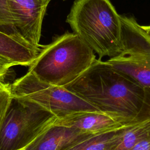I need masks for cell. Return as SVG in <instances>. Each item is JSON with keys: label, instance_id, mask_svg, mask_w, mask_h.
Masks as SVG:
<instances>
[{"label": "cell", "instance_id": "obj_1", "mask_svg": "<svg viewBox=\"0 0 150 150\" xmlns=\"http://www.w3.org/2000/svg\"><path fill=\"white\" fill-rule=\"evenodd\" d=\"M64 87L100 111L129 118H138L145 96L142 86L98 59Z\"/></svg>", "mask_w": 150, "mask_h": 150}, {"label": "cell", "instance_id": "obj_2", "mask_svg": "<svg viewBox=\"0 0 150 150\" xmlns=\"http://www.w3.org/2000/svg\"><path fill=\"white\" fill-rule=\"evenodd\" d=\"M66 22L98 54V59L111 58L121 52V15L110 0H75Z\"/></svg>", "mask_w": 150, "mask_h": 150}, {"label": "cell", "instance_id": "obj_3", "mask_svg": "<svg viewBox=\"0 0 150 150\" xmlns=\"http://www.w3.org/2000/svg\"><path fill=\"white\" fill-rule=\"evenodd\" d=\"M94 53L77 35L66 32L42 46L28 71L43 81L64 87L93 64Z\"/></svg>", "mask_w": 150, "mask_h": 150}, {"label": "cell", "instance_id": "obj_4", "mask_svg": "<svg viewBox=\"0 0 150 150\" xmlns=\"http://www.w3.org/2000/svg\"><path fill=\"white\" fill-rule=\"evenodd\" d=\"M57 119L38 104L13 97L0 131V150L25 148Z\"/></svg>", "mask_w": 150, "mask_h": 150}, {"label": "cell", "instance_id": "obj_5", "mask_svg": "<svg viewBox=\"0 0 150 150\" xmlns=\"http://www.w3.org/2000/svg\"><path fill=\"white\" fill-rule=\"evenodd\" d=\"M11 88L13 97L35 103L57 118L79 111H99L64 87L43 81L29 71L15 80Z\"/></svg>", "mask_w": 150, "mask_h": 150}, {"label": "cell", "instance_id": "obj_6", "mask_svg": "<svg viewBox=\"0 0 150 150\" xmlns=\"http://www.w3.org/2000/svg\"><path fill=\"white\" fill-rule=\"evenodd\" d=\"M122 49L106 62L144 88H150V35L133 17L121 15Z\"/></svg>", "mask_w": 150, "mask_h": 150}, {"label": "cell", "instance_id": "obj_7", "mask_svg": "<svg viewBox=\"0 0 150 150\" xmlns=\"http://www.w3.org/2000/svg\"><path fill=\"white\" fill-rule=\"evenodd\" d=\"M51 0H8L14 29L23 41L41 47L42 21Z\"/></svg>", "mask_w": 150, "mask_h": 150}, {"label": "cell", "instance_id": "obj_8", "mask_svg": "<svg viewBox=\"0 0 150 150\" xmlns=\"http://www.w3.org/2000/svg\"><path fill=\"white\" fill-rule=\"evenodd\" d=\"M138 118L99 111H79L57 118L54 125L73 127L91 134H98L117 128Z\"/></svg>", "mask_w": 150, "mask_h": 150}, {"label": "cell", "instance_id": "obj_9", "mask_svg": "<svg viewBox=\"0 0 150 150\" xmlns=\"http://www.w3.org/2000/svg\"><path fill=\"white\" fill-rule=\"evenodd\" d=\"M93 134H96L87 132L73 127L53 125L24 149L69 150Z\"/></svg>", "mask_w": 150, "mask_h": 150}, {"label": "cell", "instance_id": "obj_10", "mask_svg": "<svg viewBox=\"0 0 150 150\" xmlns=\"http://www.w3.org/2000/svg\"><path fill=\"white\" fill-rule=\"evenodd\" d=\"M41 49L0 31V56L15 66H30Z\"/></svg>", "mask_w": 150, "mask_h": 150}, {"label": "cell", "instance_id": "obj_11", "mask_svg": "<svg viewBox=\"0 0 150 150\" xmlns=\"http://www.w3.org/2000/svg\"><path fill=\"white\" fill-rule=\"evenodd\" d=\"M138 119L117 128L93 134L69 150H112L124 130Z\"/></svg>", "mask_w": 150, "mask_h": 150}, {"label": "cell", "instance_id": "obj_12", "mask_svg": "<svg viewBox=\"0 0 150 150\" xmlns=\"http://www.w3.org/2000/svg\"><path fill=\"white\" fill-rule=\"evenodd\" d=\"M150 132V119L139 118L125 128L112 150H129Z\"/></svg>", "mask_w": 150, "mask_h": 150}, {"label": "cell", "instance_id": "obj_13", "mask_svg": "<svg viewBox=\"0 0 150 150\" xmlns=\"http://www.w3.org/2000/svg\"><path fill=\"white\" fill-rule=\"evenodd\" d=\"M0 31L23 40L18 36L14 29L8 0H0Z\"/></svg>", "mask_w": 150, "mask_h": 150}, {"label": "cell", "instance_id": "obj_14", "mask_svg": "<svg viewBox=\"0 0 150 150\" xmlns=\"http://www.w3.org/2000/svg\"><path fill=\"white\" fill-rule=\"evenodd\" d=\"M12 98L11 84L0 79V131Z\"/></svg>", "mask_w": 150, "mask_h": 150}, {"label": "cell", "instance_id": "obj_15", "mask_svg": "<svg viewBox=\"0 0 150 150\" xmlns=\"http://www.w3.org/2000/svg\"><path fill=\"white\" fill-rule=\"evenodd\" d=\"M146 117L150 119V88H145V96L142 107L138 118Z\"/></svg>", "mask_w": 150, "mask_h": 150}, {"label": "cell", "instance_id": "obj_16", "mask_svg": "<svg viewBox=\"0 0 150 150\" xmlns=\"http://www.w3.org/2000/svg\"><path fill=\"white\" fill-rule=\"evenodd\" d=\"M14 66L13 63L0 56V79L4 80L9 69Z\"/></svg>", "mask_w": 150, "mask_h": 150}, {"label": "cell", "instance_id": "obj_17", "mask_svg": "<svg viewBox=\"0 0 150 150\" xmlns=\"http://www.w3.org/2000/svg\"><path fill=\"white\" fill-rule=\"evenodd\" d=\"M129 150H150V132Z\"/></svg>", "mask_w": 150, "mask_h": 150}, {"label": "cell", "instance_id": "obj_18", "mask_svg": "<svg viewBox=\"0 0 150 150\" xmlns=\"http://www.w3.org/2000/svg\"><path fill=\"white\" fill-rule=\"evenodd\" d=\"M142 27L150 35V25L148 26H142Z\"/></svg>", "mask_w": 150, "mask_h": 150}, {"label": "cell", "instance_id": "obj_19", "mask_svg": "<svg viewBox=\"0 0 150 150\" xmlns=\"http://www.w3.org/2000/svg\"><path fill=\"white\" fill-rule=\"evenodd\" d=\"M19 150H25V149H24V148H23V149H19Z\"/></svg>", "mask_w": 150, "mask_h": 150}]
</instances>
